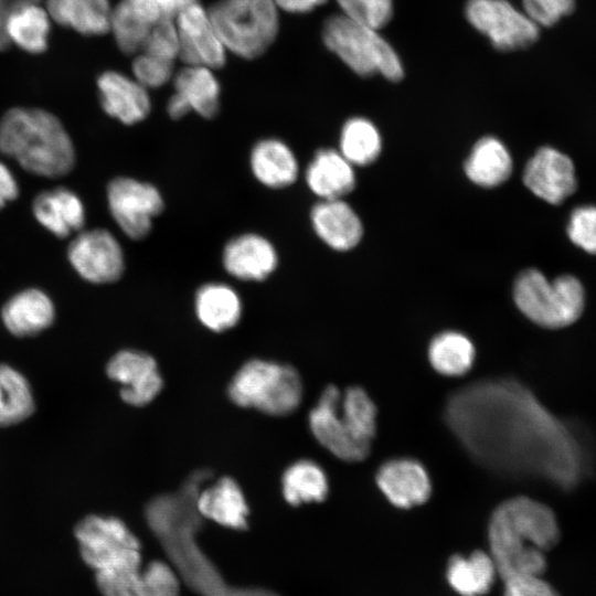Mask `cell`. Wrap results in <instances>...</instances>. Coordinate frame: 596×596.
Segmentation results:
<instances>
[{
	"label": "cell",
	"instance_id": "1",
	"mask_svg": "<svg viewBox=\"0 0 596 596\" xmlns=\"http://www.w3.org/2000/svg\"><path fill=\"white\" fill-rule=\"evenodd\" d=\"M453 397L448 423L480 460L535 473L563 490L573 489L585 477L588 459L574 429L521 383H476Z\"/></svg>",
	"mask_w": 596,
	"mask_h": 596
},
{
	"label": "cell",
	"instance_id": "2",
	"mask_svg": "<svg viewBox=\"0 0 596 596\" xmlns=\"http://www.w3.org/2000/svg\"><path fill=\"white\" fill-rule=\"evenodd\" d=\"M210 476L207 470H196L177 492L151 499L145 509L151 532L178 576L200 596H280L265 588L230 585L198 543L202 520L196 497Z\"/></svg>",
	"mask_w": 596,
	"mask_h": 596
},
{
	"label": "cell",
	"instance_id": "3",
	"mask_svg": "<svg viewBox=\"0 0 596 596\" xmlns=\"http://www.w3.org/2000/svg\"><path fill=\"white\" fill-rule=\"evenodd\" d=\"M74 535L104 596L177 595V579L167 563L152 561L140 571L141 544L120 519L89 514L75 525Z\"/></svg>",
	"mask_w": 596,
	"mask_h": 596
},
{
	"label": "cell",
	"instance_id": "4",
	"mask_svg": "<svg viewBox=\"0 0 596 596\" xmlns=\"http://www.w3.org/2000/svg\"><path fill=\"white\" fill-rule=\"evenodd\" d=\"M561 539L554 511L526 496L501 502L488 524V544L498 576L543 575L546 552Z\"/></svg>",
	"mask_w": 596,
	"mask_h": 596
},
{
	"label": "cell",
	"instance_id": "5",
	"mask_svg": "<svg viewBox=\"0 0 596 596\" xmlns=\"http://www.w3.org/2000/svg\"><path fill=\"white\" fill-rule=\"evenodd\" d=\"M0 151L41 177L67 174L75 163L73 142L62 123L39 108L17 107L0 119Z\"/></svg>",
	"mask_w": 596,
	"mask_h": 596
},
{
	"label": "cell",
	"instance_id": "6",
	"mask_svg": "<svg viewBox=\"0 0 596 596\" xmlns=\"http://www.w3.org/2000/svg\"><path fill=\"white\" fill-rule=\"evenodd\" d=\"M513 298L518 309L533 323L546 329H563L575 323L585 308V290L573 275L549 280L529 268L515 279Z\"/></svg>",
	"mask_w": 596,
	"mask_h": 596
},
{
	"label": "cell",
	"instance_id": "7",
	"mask_svg": "<svg viewBox=\"0 0 596 596\" xmlns=\"http://www.w3.org/2000/svg\"><path fill=\"white\" fill-rule=\"evenodd\" d=\"M322 40L332 53L360 76L381 74L392 82H398L404 76L397 52L379 31L342 13L324 21Z\"/></svg>",
	"mask_w": 596,
	"mask_h": 596
},
{
	"label": "cell",
	"instance_id": "8",
	"mask_svg": "<svg viewBox=\"0 0 596 596\" xmlns=\"http://www.w3.org/2000/svg\"><path fill=\"white\" fill-rule=\"evenodd\" d=\"M227 394L237 406L283 416L299 406L302 384L291 365L253 359L234 374Z\"/></svg>",
	"mask_w": 596,
	"mask_h": 596
},
{
	"label": "cell",
	"instance_id": "9",
	"mask_svg": "<svg viewBox=\"0 0 596 596\" xmlns=\"http://www.w3.org/2000/svg\"><path fill=\"white\" fill-rule=\"evenodd\" d=\"M207 11L226 51L243 58L262 55L277 36L274 0H219Z\"/></svg>",
	"mask_w": 596,
	"mask_h": 596
},
{
	"label": "cell",
	"instance_id": "10",
	"mask_svg": "<svg viewBox=\"0 0 596 596\" xmlns=\"http://www.w3.org/2000/svg\"><path fill=\"white\" fill-rule=\"evenodd\" d=\"M465 17L502 52L526 49L540 35V28L509 0H467Z\"/></svg>",
	"mask_w": 596,
	"mask_h": 596
},
{
	"label": "cell",
	"instance_id": "11",
	"mask_svg": "<svg viewBox=\"0 0 596 596\" xmlns=\"http://www.w3.org/2000/svg\"><path fill=\"white\" fill-rule=\"evenodd\" d=\"M107 204L115 223L134 241L146 238L164 210V199L156 185L130 177H117L108 183Z\"/></svg>",
	"mask_w": 596,
	"mask_h": 596
},
{
	"label": "cell",
	"instance_id": "12",
	"mask_svg": "<svg viewBox=\"0 0 596 596\" xmlns=\"http://www.w3.org/2000/svg\"><path fill=\"white\" fill-rule=\"evenodd\" d=\"M67 256L73 268L93 284L115 283L125 272V254L118 240L105 228L81 231Z\"/></svg>",
	"mask_w": 596,
	"mask_h": 596
},
{
	"label": "cell",
	"instance_id": "13",
	"mask_svg": "<svg viewBox=\"0 0 596 596\" xmlns=\"http://www.w3.org/2000/svg\"><path fill=\"white\" fill-rule=\"evenodd\" d=\"M340 390L328 385L309 412V428L317 441L337 458L349 461L364 460L371 446L358 441L348 429L340 412Z\"/></svg>",
	"mask_w": 596,
	"mask_h": 596
},
{
	"label": "cell",
	"instance_id": "14",
	"mask_svg": "<svg viewBox=\"0 0 596 596\" xmlns=\"http://www.w3.org/2000/svg\"><path fill=\"white\" fill-rule=\"evenodd\" d=\"M179 32V57L187 65H200L211 70L222 67L226 49L222 43L209 11L194 2L174 19Z\"/></svg>",
	"mask_w": 596,
	"mask_h": 596
},
{
	"label": "cell",
	"instance_id": "15",
	"mask_svg": "<svg viewBox=\"0 0 596 596\" xmlns=\"http://www.w3.org/2000/svg\"><path fill=\"white\" fill-rule=\"evenodd\" d=\"M106 373L121 385V400L132 406L150 403L163 386L156 360L150 354L134 349L115 353L106 365Z\"/></svg>",
	"mask_w": 596,
	"mask_h": 596
},
{
	"label": "cell",
	"instance_id": "16",
	"mask_svg": "<svg viewBox=\"0 0 596 596\" xmlns=\"http://www.w3.org/2000/svg\"><path fill=\"white\" fill-rule=\"evenodd\" d=\"M523 182L533 194L551 204H561L577 188L571 158L547 146L538 149L529 159Z\"/></svg>",
	"mask_w": 596,
	"mask_h": 596
},
{
	"label": "cell",
	"instance_id": "17",
	"mask_svg": "<svg viewBox=\"0 0 596 596\" xmlns=\"http://www.w3.org/2000/svg\"><path fill=\"white\" fill-rule=\"evenodd\" d=\"M275 245L264 235L246 232L231 237L222 251L225 272L241 281H264L278 267Z\"/></svg>",
	"mask_w": 596,
	"mask_h": 596
},
{
	"label": "cell",
	"instance_id": "18",
	"mask_svg": "<svg viewBox=\"0 0 596 596\" xmlns=\"http://www.w3.org/2000/svg\"><path fill=\"white\" fill-rule=\"evenodd\" d=\"M375 480L386 499L401 509L423 504L432 494L427 470L412 458L387 460L379 468Z\"/></svg>",
	"mask_w": 596,
	"mask_h": 596
},
{
	"label": "cell",
	"instance_id": "19",
	"mask_svg": "<svg viewBox=\"0 0 596 596\" xmlns=\"http://www.w3.org/2000/svg\"><path fill=\"white\" fill-rule=\"evenodd\" d=\"M99 100L110 117L125 125L145 120L151 110L148 89L119 72H104L97 79Z\"/></svg>",
	"mask_w": 596,
	"mask_h": 596
},
{
	"label": "cell",
	"instance_id": "20",
	"mask_svg": "<svg viewBox=\"0 0 596 596\" xmlns=\"http://www.w3.org/2000/svg\"><path fill=\"white\" fill-rule=\"evenodd\" d=\"M310 221L317 236L336 251L355 247L363 235L360 217L342 199L321 200L315 204Z\"/></svg>",
	"mask_w": 596,
	"mask_h": 596
},
{
	"label": "cell",
	"instance_id": "21",
	"mask_svg": "<svg viewBox=\"0 0 596 596\" xmlns=\"http://www.w3.org/2000/svg\"><path fill=\"white\" fill-rule=\"evenodd\" d=\"M249 169L263 187L272 190L290 187L299 174L292 149L276 137L263 138L254 143L249 152Z\"/></svg>",
	"mask_w": 596,
	"mask_h": 596
},
{
	"label": "cell",
	"instance_id": "22",
	"mask_svg": "<svg viewBox=\"0 0 596 596\" xmlns=\"http://www.w3.org/2000/svg\"><path fill=\"white\" fill-rule=\"evenodd\" d=\"M196 509L202 518L233 530H246L249 509L238 483L222 477L203 487L196 497Z\"/></svg>",
	"mask_w": 596,
	"mask_h": 596
},
{
	"label": "cell",
	"instance_id": "23",
	"mask_svg": "<svg viewBox=\"0 0 596 596\" xmlns=\"http://www.w3.org/2000/svg\"><path fill=\"white\" fill-rule=\"evenodd\" d=\"M1 318L7 330L13 336L31 337L53 323L55 308L45 292L30 288L18 292L7 301Z\"/></svg>",
	"mask_w": 596,
	"mask_h": 596
},
{
	"label": "cell",
	"instance_id": "24",
	"mask_svg": "<svg viewBox=\"0 0 596 596\" xmlns=\"http://www.w3.org/2000/svg\"><path fill=\"white\" fill-rule=\"evenodd\" d=\"M305 180L321 200L342 199L354 189L353 166L334 149H319L309 162Z\"/></svg>",
	"mask_w": 596,
	"mask_h": 596
},
{
	"label": "cell",
	"instance_id": "25",
	"mask_svg": "<svg viewBox=\"0 0 596 596\" xmlns=\"http://www.w3.org/2000/svg\"><path fill=\"white\" fill-rule=\"evenodd\" d=\"M32 210L38 222L60 238L81 232L85 224V209L81 199L65 188L39 193Z\"/></svg>",
	"mask_w": 596,
	"mask_h": 596
},
{
	"label": "cell",
	"instance_id": "26",
	"mask_svg": "<svg viewBox=\"0 0 596 596\" xmlns=\"http://www.w3.org/2000/svg\"><path fill=\"white\" fill-rule=\"evenodd\" d=\"M194 311L203 327L213 332H224L238 323L243 305L232 286L210 281L198 288L194 296Z\"/></svg>",
	"mask_w": 596,
	"mask_h": 596
},
{
	"label": "cell",
	"instance_id": "27",
	"mask_svg": "<svg viewBox=\"0 0 596 596\" xmlns=\"http://www.w3.org/2000/svg\"><path fill=\"white\" fill-rule=\"evenodd\" d=\"M52 20L86 35L110 31L113 8L109 0H45Z\"/></svg>",
	"mask_w": 596,
	"mask_h": 596
},
{
	"label": "cell",
	"instance_id": "28",
	"mask_svg": "<svg viewBox=\"0 0 596 596\" xmlns=\"http://www.w3.org/2000/svg\"><path fill=\"white\" fill-rule=\"evenodd\" d=\"M498 572L489 553L477 550L468 556H450L446 567L449 586L460 596H482L490 592Z\"/></svg>",
	"mask_w": 596,
	"mask_h": 596
},
{
	"label": "cell",
	"instance_id": "29",
	"mask_svg": "<svg viewBox=\"0 0 596 596\" xmlns=\"http://www.w3.org/2000/svg\"><path fill=\"white\" fill-rule=\"evenodd\" d=\"M464 170L475 184L493 188L509 179L512 172V158L499 139L483 137L472 147Z\"/></svg>",
	"mask_w": 596,
	"mask_h": 596
},
{
	"label": "cell",
	"instance_id": "30",
	"mask_svg": "<svg viewBox=\"0 0 596 596\" xmlns=\"http://www.w3.org/2000/svg\"><path fill=\"white\" fill-rule=\"evenodd\" d=\"M173 86L174 93L187 102L191 111L205 119L217 115L221 88L211 68L187 65L175 74Z\"/></svg>",
	"mask_w": 596,
	"mask_h": 596
},
{
	"label": "cell",
	"instance_id": "31",
	"mask_svg": "<svg viewBox=\"0 0 596 596\" xmlns=\"http://www.w3.org/2000/svg\"><path fill=\"white\" fill-rule=\"evenodd\" d=\"M50 15L39 1L24 3L14 9L6 22V35L26 52L40 53L47 45Z\"/></svg>",
	"mask_w": 596,
	"mask_h": 596
},
{
	"label": "cell",
	"instance_id": "32",
	"mask_svg": "<svg viewBox=\"0 0 596 596\" xmlns=\"http://www.w3.org/2000/svg\"><path fill=\"white\" fill-rule=\"evenodd\" d=\"M328 478L324 470L310 459L291 464L283 473L281 491L290 505L321 502L328 494Z\"/></svg>",
	"mask_w": 596,
	"mask_h": 596
},
{
	"label": "cell",
	"instance_id": "33",
	"mask_svg": "<svg viewBox=\"0 0 596 596\" xmlns=\"http://www.w3.org/2000/svg\"><path fill=\"white\" fill-rule=\"evenodd\" d=\"M476 358L471 340L458 331H444L435 336L428 347V360L433 369L446 376L467 373Z\"/></svg>",
	"mask_w": 596,
	"mask_h": 596
},
{
	"label": "cell",
	"instance_id": "34",
	"mask_svg": "<svg viewBox=\"0 0 596 596\" xmlns=\"http://www.w3.org/2000/svg\"><path fill=\"white\" fill-rule=\"evenodd\" d=\"M35 409L28 379L13 366L0 364V427L19 424Z\"/></svg>",
	"mask_w": 596,
	"mask_h": 596
},
{
	"label": "cell",
	"instance_id": "35",
	"mask_svg": "<svg viewBox=\"0 0 596 596\" xmlns=\"http://www.w3.org/2000/svg\"><path fill=\"white\" fill-rule=\"evenodd\" d=\"M381 149V136L372 121L363 117H352L344 123L339 151L352 166L372 163Z\"/></svg>",
	"mask_w": 596,
	"mask_h": 596
},
{
	"label": "cell",
	"instance_id": "36",
	"mask_svg": "<svg viewBox=\"0 0 596 596\" xmlns=\"http://www.w3.org/2000/svg\"><path fill=\"white\" fill-rule=\"evenodd\" d=\"M340 412L351 435L371 446L376 434V406L364 389L348 387L340 398Z\"/></svg>",
	"mask_w": 596,
	"mask_h": 596
},
{
	"label": "cell",
	"instance_id": "37",
	"mask_svg": "<svg viewBox=\"0 0 596 596\" xmlns=\"http://www.w3.org/2000/svg\"><path fill=\"white\" fill-rule=\"evenodd\" d=\"M151 26L135 15L120 1L113 9L110 31L117 45L126 54L141 51Z\"/></svg>",
	"mask_w": 596,
	"mask_h": 596
},
{
	"label": "cell",
	"instance_id": "38",
	"mask_svg": "<svg viewBox=\"0 0 596 596\" xmlns=\"http://www.w3.org/2000/svg\"><path fill=\"white\" fill-rule=\"evenodd\" d=\"M349 19L380 31L393 17V0H336Z\"/></svg>",
	"mask_w": 596,
	"mask_h": 596
},
{
	"label": "cell",
	"instance_id": "39",
	"mask_svg": "<svg viewBox=\"0 0 596 596\" xmlns=\"http://www.w3.org/2000/svg\"><path fill=\"white\" fill-rule=\"evenodd\" d=\"M141 51L170 61L179 57L180 39L174 19L156 22L151 26Z\"/></svg>",
	"mask_w": 596,
	"mask_h": 596
},
{
	"label": "cell",
	"instance_id": "40",
	"mask_svg": "<svg viewBox=\"0 0 596 596\" xmlns=\"http://www.w3.org/2000/svg\"><path fill=\"white\" fill-rule=\"evenodd\" d=\"M132 73L145 88H158L172 77L173 61L141 52L132 62Z\"/></svg>",
	"mask_w": 596,
	"mask_h": 596
},
{
	"label": "cell",
	"instance_id": "41",
	"mask_svg": "<svg viewBox=\"0 0 596 596\" xmlns=\"http://www.w3.org/2000/svg\"><path fill=\"white\" fill-rule=\"evenodd\" d=\"M567 235L576 246L596 255V206L582 205L574 209L570 215Z\"/></svg>",
	"mask_w": 596,
	"mask_h": 596
},
{
	"label": "cell",
	"instance_id": "42",
	"mask_svg": "<svg viewBox=\"0 0 596 596\" xmlns=\"http://www.w3.org/2000/svg\"><path fill=\"white\" fill-rule=\"evenodd\" d=\"M135 15L153 25L175 17L196 0H120Z\"/></svg>",
	"mask_w": 596,
	"mask_h": 596
},
{
	"label": "cell",
	"instance_id": "43",
	"mask_svg": "<svg viewBox=\"0 0 596 596\" xmlns=\"http://www.w3.org/2000/svg\"><path fill=\"white\" fill-rule=\"evenodd\" d=\"M522 10L539 26H552L568 15L575 0H521Z\"/></svg>",
	"mask_w": 596,
	"mask_h": 596
},
{
	"label": "cell",
	"instance_id": "44",
	"mask_svg": "<svg viewBox=\"0 0 596 596\" xmlns=\"http://www.w3.org/2000/svg\"><path fill=\"white\" fill-rule=\"evenodd\" d=\"M503 583V596H560L542 575L512 576Z\"/></svg>",
	"mask_w": 596,
	"mask_h": 596
},
{
	"label": "cell",
	"instance_id": "45",
	"mask_svg": "<svg viewBox=\"0 0 596 596\" xmlns=\"http://www.w3.org/2000/svg\"><path fill=\"white\" fill-rule=\"evenodd\" d=\"M19 195L18 183L4 163L0 161V209Z\"/></svg>",
	"mask_w": 596,
	"mask_h": 596
},
{
	"label": "cell",
	"instance_id": "46",
	"mask_svg": "<svg viewBox=\"0 0 596 596\" xmlns=\"http://www.w3.org/2000/svg\"><path fill=\"white\" fill-rule=\"evenodd\" d=\"M33 1L40 0H0V50H3L9 45L6 35V22L10 13L18 7Z\"/></svg>",
	"mask_w": 596,
	"mask_h": 596
},
{
	"label": "cell",
	"instance_id": "47",
	"mask_svg": "<svg viewBox=\"0 0 596 596\" xmlns=\"http://www.w3.org/2000/svg\"><path fill=\"white\" fill-rule=\"evenodd\" d=\"M279 9L290 13H307L327 0H274Z\"/></svg>",
	"mask_w": 596,
	"mask_h": 596
},
{
	"label": "cell",
	"instance_id": "48",
	"mask_svg": "<svg viewBox=\"0 0 596 596\" xmlns=\"http://www.w3.org/2000/svg\"><path fill=\"white\" fill-rule=\"evenodd\" d=\"M191 109L189 105L179 94L173 93L170 96L167 103V113L172 119H180L188 115Z\"/></svg>",
	"mask_w": 596,
	"mask_h": 596
}]
</instances>
